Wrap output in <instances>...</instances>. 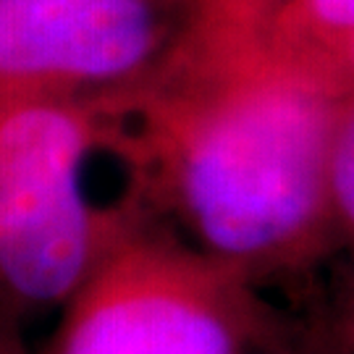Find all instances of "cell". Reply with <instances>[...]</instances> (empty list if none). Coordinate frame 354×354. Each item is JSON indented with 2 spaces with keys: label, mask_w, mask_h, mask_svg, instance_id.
Segmentation results:
<instances>
[{
  "label": "cell",
  "mask_w": 354,
  "mask_h": 354,
  "mask_svg": "<svg viewBox=\"0 0 354 354\" xmlns=\"http://www.w3.org/2000/svg\"><path fill=\"white\" fill-rule=\"evenodd\" d=\"M283 0H200L194 21L223 29L263 32L268 19Z\"/></svg>",
  "instance_id": "obj_7"
},
{
  "label": "cell",
  "mask_w": 354,
  "mask_h": 354,
  "mask_svg": "<svg viewBox=\"0 0 354 354\" xmlns=\"http://www.w3.org/2000/svg\"><path fill=\"white\" fill-rule=\"evenodd\" d=\"M326 76L333 87L349 95L354 92V37L346 39L326 66Z\"/></svg>",
  "instance_id": "obj_8"
},
{
  "label": "cell",
  "mask_w": 354,
  "mask_h": 354,
  "mask_svg": "<svg viewBox=\"0 0 354 354\" xmlns=\"http://www.w3.org/2000/svg\"><path fill=\"white\" fill-rule=\"evenodd\" d=\"M328 215L354 244V92L342 100L328 147Z\"/></svg>",
  "instance_id": "obj_6"
},
{
  "label": "cell",
  "mask_w": 354,
  "mask_h": 354,
  "mask_svg": "<svg viewBox=\"0 0 354 354\" xmlns=\"http://www.w3.org/2000/svg\"><path fill=\"white\" fill-rule=\"evenodd\" d=\"M147 163L155 213L252 281L315 254L330 228L328 147L344 92L266 32L194 24L113 92Z\"/></svg>",
  "instance_id": "obj_1"
},
{
  "label": "cell",
  "mask_w": 354,
  "mask_h": 354,
  "mask_svg": "<svg viewBox=\"0 0 354 354\" xmlns=\"http://www.w3.org/2000/svg\"><path fill=\"white\" fill-rule=\"evenodd\" d=\"M0 354H32L24 342L19 317L6 304H0Z\"/></svg>",
  "instance_id": "obj_9"
},
{
  "label": "cell",
  "mask_w": 354,
  "mask_h": 354,
  "mask_svg": "<svg viewBox=\"0 0 354 354\" xmlns=\"http://www.w3.org/2000/svg\"><path fill=\"white\" fill-rule=\"evenodd\" d=\"M349 346H352V354H354V317H352V330H349Z\"/></svg>",
  "instance_id": "obj_10"
},
{
  "label": "cell",
  "mask_w": 354,
  "mask_h": 354,
  "mask_svg": "<svg viewBox=\"0 0 354 354\" xmlns=\"http://www.w3.org/2000/svg\"><path fill=\"white\" fill-rule=\"evenodd\" d=\"M263 32L276 50L326 76L328 61L354 37V0H283Z\"/></svg>",
  "instance_id": "obj_5"
},
{
  "label": "cell",
  "mask_w": 354,
  "mask_h": 354,
  "mask_svg": "<svg viewBox=\"0 0 354 354\" xmlns=\"http://www.w3.org/2000/svg\"><path fill=\"white\" fill-rule=\"evenodd\" d=\"M252 281L147 223L61 307L42 354H257Z\"/></svg>",
  "instance_id": "obj_3"
},
{
  "label": "cell",
  "mask_w": 354,
  "mask_h": 354,
  "mask_svg": "<svg viewBox=\"0 0 354 354\" xmlns=\"http://www.w3.org/2000/svg\"><path fill=\"white\" fill-rule=\"evenodd\" d=\"M165 50L152 0H0V105L127 89Z\"/></svg>",
  "instance_id": "obj_4"
},
{
  "label": "cell",
  "mask_w": 354,
  "mask_h": 354,
  "mask_svg": "<svg viewBox=\"0 0 354 354\" xmlns=\"http://www.w3.org/2000/svg\"><path fill=\"white\" fill-rule=\"evenodd\" d=\"M155 215L147 163L113 92L0 105V304L19 320L61 310Z\"/></svg>",
  "instance_id": "obj_2"
}]
</instances>
